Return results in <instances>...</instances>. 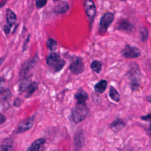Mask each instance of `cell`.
<instances>
[{
	"label": "cell",
	"mask_w": 151,
	"mask_h": 151,
	"mask_svg": "<svg viewBox=\"0 0 151 151\" xmlns=\"http://www.w3.org/2000/svg\"><path fill=\"white\" fill-rule=\"evenodd\" d=\"M89 112L88 109L85 104H78L72 109L71 119L75 123L82 122L87 116Z\"/></svg>",
	"instance_id": "1"
},
{
	"label": "cell",
	"mask_w": 151,
	"mask_h": 151,
	"mask_svg": "<svg viewBox=\"0 0 151 151\" xmlns=\"http://www.w3.org/2000/svg\"><path fill=\"white\" fill-rule=\"evenodd\" d=\"M46 62L48 66L53 68L55 71H60L65 65V61L56 52H51L46 58Z\"/></svg>",
	"instance_id": "2"
},
{
	"label": "cell",
	"mask_w": 151,
	"mask_h": 151,
	"mask_svg": "<svg viewBox=\"0 0 151 151\" xmlns=\"http://www.w3.org/2000/svg\"><path fill=\"white\" fill-rule=\"evenodd\" d=\"M114 19V14L112 12H108L104 14L101 18L99 24V32L100 34H104L107 30Z\"/></svg>",
	"instance_id": "3"
},
{
	"label": "cell",
	"mask_w": 151,
	"mask_h": 151,
	"mask_svg": "<svg viewBox=\"0 0 151 151\" xmlns=\"http://www.w3.org/2000/svg\"><path fill=\"white\" fill-rule=\"evenodd\" d=\"M121 54L126 58H134L139 57L140 55V52L137 47L127 44L121 51Z\"/></svg>",
	"instance_id": "4"
},
{
	"label": "cell",
	"mask_w": 151,
	"mask_h": 151,
	"mask_svg": "<svg viewBox=\"0 0 151 151\" xmlns=\"http://www.w3.org/2000/svg\"><path fill=\"white\" fill-rule=\"evenodd\" d=\"M70 70L74 74H79L84 70V64L81 58L76 57V59L70 64Z\"/></svg>",
	"instance_id": "5"
},
{
	"label": "cell",
	"mask_w": 151,
	"mask_h": 151,
	"mask_svg": "<svg viewBox=\"0 0 151 151\" xmlns=\"http://www.w3.org/2000/svg\"><path fill=\"white\" fill-rule=\"evenodd\" d=\"M84 8L86 14L91 23L96 14V8L94 2L90 0L85 1L84 2Z\"/></svg>",
	"instance_id": "6"
},
{
	"label": "cell",
	"mask_w": 151,
	"mask_h": 151,
	"mask_svg": "<svg viewBox=\"0 0 151 151\" xmlns=\"http://www.w3.org/2000/svg\"><path fill=\"white\" fill-rule=\"evenodd\" d=\"M34 122V117H30L22 122H21L17 127L16 133H21L29 130L33 126Z\"/></svg>",
	"instance_id": "7"
},
{
	"label": "cell",
	"mask_w": 151,
	"mask_h": 151,
	"mask_svg": "<svg viewBox=\"0 0 151 151\" xmlns=\"http://www.w3.org/2000/svg\"><path fill=\"white\" fill-rule=\"evenodd\" d=\"M85 144V136L83 131L78 132L74 138L73 145L76 151L80 150Z\"/></svg>",
	"instance_id": "8"
},
{
	"label": "cell",
	"mask_w": 151,
	"mask_h": 151,
	"mask_svg": "<svg viewBox=\"0 0 151 151\" xmlns=\"http://www.w3.org/2000/svg\"><path fill=\"white\" fill-rule=\"evenodd\" d=\"M116 28L117 29H119V30H121V31L130 32L133 29V26L127 20L122 19H120L117 22Z\"/></svg>",
	"instance_id": "9"
},
{
	"label": "cell",
	"mask_w": 151,
	"mask_h": 151,
	"mask_svg": "<svg viewBox=\"0 0 151 151\" xmlns=\"http://www.w3.org/2000/svg\"><path fill=\"white\" fill-rule=\"evenodd\" d=\"M74 98L77 101L78 104H85L86 101L88 98L87 93L83 89H78L74 95Z\"/></svg>",
	"instance_id": "10"
},
{
	"label": "cell",
	"mask_w": 151,
	"mask_h": 151,
	"mask_svg": "<svg viewBox=\"0 0 151 151\" xmlns=\"http://www.w3.org/2000/svg\"><path fill=\"white\" fill-rule=\"evenodd\" d=\"M45 140L44 138H39L34 140L31 145L27 147L26 151H39L41 147L45 143Z\"/></svg>",
	"instance_id": "11"
},
{
	"label": "cell",
	"mask_w": 151,
	"mask_h": 151,
	"mask_svg": "<svg viewBox=\"0 0 151 151\" xmlns=\"http://www.w3.org/2000/svg\"><path fill=\"white\" fill-rule=\"evenodd\" d=\"M69 9L68 4L67 2L62 1L58 3L54 8V12L55 14H64Z\"/></svg>",
	"instance_id": "12"
},
{
	"label": "cell",
	"mask_w": 151,
	"mask_h": 151,
	"mask_svg": "<svg viewBox=\"0 0 151 151\" xmlns=\"http://www.w3.org/2000/svg\"><path fill=\"white\" fill-rule=\"evenodd\" d=\"M125 126L124 122L120 119L117 118L116 120H115L114 122H113L110 124V127L112 129V130L114 132H118L120 130H121Z\"/></svg>",
	"instance_id": "13"
},
{
	"label": "cell",
	"mask_w": 151,
	"mask_h": 151,
	"mask_svg": "<svg viewBox=\"0 0 151 151\" xmlns=\"http://www.w3.org/2000/svg\"><path fill=\"white\" fill-rule=\"evenodd\" d=\"M107 81L106 80H101L94 85V88L96 93L101 94L106 90L107 88Z\"/></svg>",
	"instance_id": "14"
},
{
	"label": "cell",
	"mask_w": 151,
	"mask_h": 151,
	"mask_svg": "<svg viewBox=\"0 0 151 151\" xmlns=\"http://www.w3.org/2000/svg\"><path fill=\"white\" fill-rule=\"evenodd\" d=\"M6 21L7 24L11 26L15 24L17 21V17L15 13L9 9L6 10Z\"/></svg>",
	"instance_id": "15"
},
{
	"label": "cell",
	"mask_w": 151,
	"mask_h": 151,
	"mask_svg": "<svg viewBox=\"0 0 151 151\" xmlns=\"http://www.w3.org/2000/svg\"><path fill=\"white\" fill-rule=\"evenodd\" d=\"M38 87V86L36 82H32L25 91V97L27 98L31 96L33 93L37 90Z\"/></svg>",
	"instance_id": "16"
},
{
	"label": "cell",
	"mask_w": 151,
	"mask_h": 151,
	"mask_svg": "<svg viewBox=\"0 0 151 151\" xmlns=\"http://www.w3.org/2000/svg\"><path fill=\"white\" fill-rule=\"evenodd\" d=\"M0 151H13L12 141L11 140H5L0 146Z\"/></svg>",
	"instance_id": "17"
},
{
	"label": "cell",
	"mask_w": 151,
	"mask_h": 151,
	"mask_svg": "<svg viewBox=\"0 0 151 151\" xmlns=\"http://www.w3.org/2000/svg\"><path fill=\"white\" fill-rule=\"evenodd\" d=\"M91 70L97 73H99L102 68V63L99 60H94L90 65Z\"/></svg>",
	"instance_id": "18"
},
{
	"label": "cell",
	"mask_w": 151,
	"mask_h": 151,
	"mask_svg": "<svg viewBox=\"0 0 151 151\" xmlns=\"http://www.w3.org/2000/svg\"><path fill=\"white\" fill-rule=\"evenodd\" d=\"M109 96L114 101L118 102L120 100V96L117 91L112 86L110 87L109 90Z\"/></svg>",
	"instance_id": "19"
},
{
	"label": "cell",
	"mask_w": 151,
	"mask_h": 151,
	"mask_svg": "<svg viewBox=\"0 0 151 151\" xmlns=\"http://www.w3.org/2000/svg\"><path fill=\"white\" fill-rule=\"evenodd\" d=\"M31 83V82L30 81L29 79H28V78L24 79L19 84V91L20 92L25 91Z\"/></svg>",
	"instance_id": "20"
},
{
	"label": "cell",
	"mask_w": 151,
	"mask_h": 151,
	"mask_svg": "<svg viewBox=\"0 0 151 151\" xmlns=\"http://www.w3.org/2000/svg\"><path fill=\"white\" fill-rule=\"evenodd\" d=\"M34 61H29L25 63V64L23 65L22 70H21V73L22 75H25L28 74L30 70V69L32 68V67L34 65Z\"/></svg>",
	"instance_id": "21"
},
{
	"label": "cell",
	"mask_w": 151,
	"mask_h": 151,
	"mask_svg": "<svg viewBox=\"0 0 151 151\" xmlns=\"http://www.w3.org/2000/svg\"><path fill=\"white\" fill-rule=\"evenodd\" d=\"M46 44L48 48L51 51H55L57 49V43L56 41L52 38H49L47 41Z\"/></svg>",
	"instance_id": "22"
},
{
	"label": "cell",
	"mask_w": 151,
	"mask_h": 151,
	"mask_svg": "<svg viewBox=\"0 0 151 151\" xmlns=\"http://www.w3.org/2000/svg\"><path fill=\"white\" fill-rule=\"evenodd\" d=\"M148 32L146 28H143L140 31V39L142 41H145L148 38Z\"/></svg>",
	"instance_id": "23"
},
{
	"label": "cell",
	"mask_w": 151,
	"mask_h": 151,
	"mask_svg": "<svg viewBox=\"0 0 151 151\" xmlns=\"http://www.w3.org/2000/svg\"><path fill=\"white\" fill-rule=\"evenodd\" d=\"M47 2V1L46 0H38L35 2V5H36L37 8H41L44 6L46 5Z\"/></svg>",
	"instance_id": "24"
},
{
	"label": "cell",
	"mask_w": 151,
	"mask_h": 151,
	"mask_svg": "<svg viewBox=\"0 0 151 151\" xmlns=\"http://www.w3.org/2000/svg\"><path fill=\"white\" fill-rule=\"evenodd\" d=\"M29 39H30V35H28V36L27 37V38L26 39L25 42L24 43V45H23V51H25V50H27L28 47V44H29Z\"/></svg>",
	"instance_id": "25"
},
{
	"label": "cell",
	"mask_w": 151,
	"mask_h": 151,
	"mask_svg": "<svg viewBox=\"0 0 151 151\" xmlns=\"http://www.w3.org/2000/svg\"><path fill=\"white\" fill-rule=\"evenodd\" d=\"M21 103H22V100L19 97H17L15 100H14V105L15 106V107H19L20 106V105L21 104Z\"/></svg>",
	"instance_id": "26"
},
{
	"label": "cell",
	"mask_w": 151,
	"mask_h": 151,
	"mask_svg": "<svg viewBox=\"0 0 151 151\" xmlns=\"http://www.w3.org/2000/svg\"><path fill=\"white\" fill-rule=\"evenodd\" d=\"M141 119H142V120H144V121L151 122V113L147 114L146 115V116H144L141 117Z\"/></svg>",
	"instance_id": "27"
},
{
	"label": "cell",
	"mask_w": 151,
	"mask_h": 151,
	"mask_svg": "<svg viewBox=\"0 0 151 151\" xmlns=\"http://www.w3.org/2000/svg\"><path fill=\"white\" fill-rule=\"evenodd\" d=\"M11 25L6 24L4 27V31L6 32V34H9V31H10V29H11Z\"/></svg>",
	"instance_id": "28"
},
{
	"label": "cell",
	"mask_w": 151,
	"mask_h": 151,
	"mask_svg": "<svg viewBox=\"0 0 151 151\" xmlns=\"http://www.w3.org/2000/svg\"><path fill=\"white\" fill-rule=\"evenodd\" d=\"M5 121H6L5 116L3 114L0 113V124L4 123Z\"/></svg>",
	"instance_id": "29"
},
{
	"label": "cell",
	"mask_w": 151,
	"mask_h": 151,
	"mask_svg": "<svg viewBox=\"0 0 151 151\" xmlns=\"http://www.w3.org/2000/svg\"><path fill=\"white\" fill-rule=\"evenodd\" d=\"M5 80H0V93L2 92L3 88L5 86Z\"/></svg>",
	"instance_id": "30"
},
{
	"label": "cell",
	"mask_w": 151,
	"mask_h": 151,
	"mask_svg": "<svg viewBox=\"0 0 151 151\" xmlns=\"http://www.w3.org/2000/svg\"><path fill=\"white\" fill-rule=\"evenodd\" d=\"M148 132H149V134H150V135H151V124H150V126H149V127Z\"/></svg>",
	"instance_id": "31"
},
{
	"label": "cell",
	"mask_w": 151,
	"mask_h": 151,
	"mask_svg": "<svg viewBox=\"0 0 151 151\" xmlns=\"http://www.w3.org/2000/svg\"><path fill=\"white\" fill-rule=\"evenodd\" d=\"M3 60H4V58H0V65L2 64V63L3 62Z\"/></svg>",
	"instance_id": "32"
}]
</instances>
